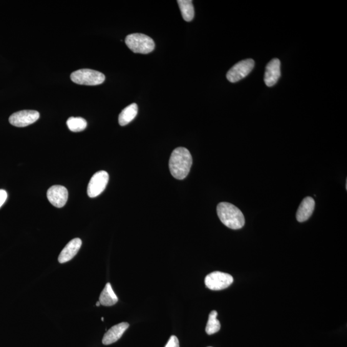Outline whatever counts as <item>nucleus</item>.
I'll return each mask as SVG.
<instances>
[{
  "mask_svg": "<svg viewBox=\"0 0 347 347\" xmlns=\"http://www.w3.org/2000/svg\"><path fill=\"white\" fill-rule=\"evenodd\" d=\"M280 75V60L278 59L271 60L266 68L265 75V84L268 87L273 86L278 82Z\"/></svg>",
  "mask_w": 347,
  "mask_h": 347,
  "instance_id": "nucleus-10",
  "label": "nucleus"
},
{
  "mask_svg": "<svg viewBox=\"0 0 347 347\" xmlns=\"http://www.w3.org/2000/svg\"><path fill=\"white\" fill-rule=\"evenodd\" d=\"M81 245L82 241L79 238H75L70 241L60 253L59 258H58L59 262L63 264L71 261L77 255Z\"/></svg>",
  "mask_w": 347,
  "mask_h": 347,
  "instance_id": "nucleus-11",
  "label": "nucleus"
},
{
  "mask_svg": "<svg viewBox=\"0 0 347 347\" xmlns=\"http://www.w3.org/2000/svg\"><path fill=\"white\" fill-rule=\"evenodd\" d=\"M254 66H255V62L253 59L243 60L235 64L229 70L226 74V78L230 82L234 83L240 81L248 76V74L252 71Z\"/></svg>",
  "mask_w": 347,
  "mask_h": 347,
  "instance_id": "nucleus-6",
  "label": "nucleus"
},
{
  "mask_svg": "<svg viewBox=\"0 0 347 347\" xmlns=\"http://www.w3.org/2000/svg\"><path fill=\"white\" fill-rule=\"evenodd\" d=\"M100 305V303L99 302V301H98V302H97V303H96V306H99Z\"/></svg>",
  "mask_w": 347,
  "mask_h": 347,
  "instance_id": "nucleus-21",
  "label": "nucleus"
},
{
  "mask_svg": "<svg viewBox=\"0 0 347 347\" xmlns=\"http://www.w3.org/2000/svg\"><path fill=\"white\" fill-rule=\"evenodd\" d=\"M69 192L61 185H54L47 191V198L50 203L57 208L63 207L68 201Z\"/></svg>",
  "mask_w": 347,
  "mask_h": 347,
  "instance_id": "nucleus-9",
  "label": "nucleus"
},
{
  "mask_svg": "<svg viewBox=\"0 0 347 347\" xmlns=\"http://www.w3.org/2000/svg\"><path fill=\"white\" fill-rule=\"evenodd\" d=\"M117 296L115 295L114 291L113 290L112 285L110 283H107L100 295L99 302L100 305L107 307L112 306L117 303Z\"/></svg>",
  "mask_w": 347,
  "mask_h": 347,
  "instance_id": "nucleus-14",
  "label": "nucleus"
},
{
  "mask_svg": "<svg viewBox=\"0 0 347 347\" xmlns=\"http://www.w3.org/2000/svg\"><path fill=\"white\" fill-rule=\"evenodd\" d=\"M129 323L122 322L112 327L106 333L104 334L102 339V343L108 345L115 343L121 338L125 331L129 328Z\"/></svg>",
  "mask_w": 347,
  "mask_h": 347,
  "instance_id": "nucleus-12",
  "label": "nucleus"
},
{
  "mask_svg": "<svg viewBox=\"0 0 347 347\" xmlns=\"http://www.w3.org/2000/svg\"><path fill=\"white\" fill-rule=\"evenodd\" d=\"M182 12L183 19L191 21L194 17V8L191 0H178L177 2Z\"/></svg>",
  "mask_w": 347,
  "mask_h": 347,
  "instance_id": "nucleus-16",
  "label": "nucleus"
},
{
  "mask_svg": "<svg viewBox=\"0 0 347 347\" xmlns=\"http://www.w3.org/2000/svg\"><path fill=\"white\" fill-rule=\"evenodd\" d=\"M218 312L213 311L211 312L208 317V320L207 327H206V333L208 335L218 333L221 329V324L220 321L217 319Z\"/></svg>",
  "mask_w": 347,
  "mask_h": 347,
  "instance_id": "nucleus-17",
  "label": "nucleus"
},
{
  "mask_svg": "<svg viewBox=\"0 0 347 347\" xmlns=\"http://www.w3.org/2000/svg\"><path fill=\"white\" fill-rule=\"evenodd\" d=\"M7 199V193L5 190H0V208L3 206Z\"/></svg>",
  "mask_w": 347,
  "mask_h": 347,
  "instance_id": "nucleus-20",
  "label": "nucleus"
},
{
  "mask_svg": "<svg viewBox=\"0 0 347 347\" xmlns=\"http://www.w3.org/2000/svg\"><path fill=\"white\" fill-rule=\"evenodd\" d=\"M217 212L221 222L229 228L238 230L245 225V219L243 213L231 203H220L217 207Z\"/></svg>",
  "mask_w": 347,
  "mask_h": 347,
  "instance_id": "nucleus-2",
  "label": "nucleus"
},
{
  "mask_svg": "<svg viewBox=\"0 0 347 347\" xmlns=\"http://www.w3.org/2000/svg\"><path fill=\"white\" fill-rule=\"evenodd\" d=\"M165 347H180L179 340L177 336H170L169 340L167 342Z\"/></svg>",
  "mask_w": 347,
  "mask_h": 347,
  "instance_id": "nucleus-19",
  "label": "nucleus"
},
{
  "mask_svg": "<svg viewBox=\"0 0 347 347\" xmlns=\"http://www.w3.org/2000/svg\"><path fill=\"white\" fill-rule=\"evenodd\" d=\"M71 80L76 84L86 85H97L102 84L105 75L102 73L92 69H80L73 72Z\"/></svg>",
  "mask_w": 347,
  "mask_h": 347,
  "instance_id": "nucleus-4",
  "label": "nucleus"
},
{
  "mask_svg": "<svg viewBox=\"0 0 347 347\" xmlns=\"http://www.w3.org/2000/svg\"><path fill=\"white\" fill-rule=\"evenodd\" d=\"M101 320L102 321H104V318H102Z\"/></svg>",
  "mask_w": 347,
  "mask_h": 347,
  "instance_id": "nucleus-22",
  "label": "nucleus"
},
{
  "mask_svg": "<svg viewBox=\"0 0 347 347\" xmlns=\"http://www.w3.org/2000/svg\"><path fill=\"white\" fill-rule=\"evenodd\" d=\"M109 182V175L105 171L101 170L93 176L88 186L87 192L90 198L97 197L103 191Z\"/></svg>",
  "mask_w": 347,
  "mask_h": 347,
  "instance_id": "nucleus-7",
  "label": "nucleus"
},
{
  "mask_svg": "<svg viewBox=\"0 0 347 347\" xmlns=\"http://www.w3.org/2000/svg\"><path fill=\"white\" fill-rule=\"evenodd\" d=\"M68 127L72 132H80L87 127V122L81 117H70L67 122Z\"/></svg>",
  "mask_w": 347,
  "mask_h": 347,
  "instance_id": "nucleus-18",
  "label": "nucleus"
},
{
  "mask_svg": "<svg viewBox=\"0 0 347 347\" xmlns=\"http://www.w3.org/2000/svg\"><path fill=\"white\" fill-rule=\"evenodd\" d=\"M315 207V201L311 197H306L301 201L300 207L296 212V220L302 223L311 218Z\"/></svg>",
  "mask_w": 347,
  "mask_h": 347,
  "instance_id": "nucleus-13",
  "label": "nucleus"
},
{
  "mask_svg": "<svg viewBox=\"0 0 347 347\" xmlns=\"http://www.w3.org/2000/svg\"><path fill=\"white\" fill-rule=\"evenodd\" d=\"M232 276L228 273L214 271L206 276L205 283L208 289L220 291L228 288L233 283Z\"/></svg>",
  "mask_w": 347,
  "mask_h": 347,
  "instance_id": "nucleus-5",
  "label": "nucleus"
},
{
  "mask_svg": "<svg viewBox=\"0 0 347 347\" xmlns=\"http://www.w3.org/2000/svg\"><path fill=\"white\" fill-rule=\"evenodd\" d=\"M192 165V157L189 150L182 147L173 150L169 160V169L174 178L180 180L185 179Z\"/></svg>",
  "mask_w": 347,
  "mask_h": 347,
  "instance_id": "nucleus-1",
  "label": "nucleus"
},
{
  "mask_svg": "<svg viewBox=\"0 0 347 347\" xmlns=\"http://www.w3.org/2000/svg\"><path fill=\"white\" fill-rule=\"evenodd\" d=\"M137 114L138 105L137 104L133 103V104L128 105L127 107L122 111L119 115V124L121 126H124V125L129 124L131 122L134 120Z\"/></svg>",
  "mask_w": 347,
  "mask_h": 347,
  "instance_id": "nucleus-15",
  "label": "nucleus"
},
{
  "mask_svg": "<svg viewBox=\"0 0 347 347\" xmlns=\"http://www.w3.org/2000/svg\"><path fill=\"white\" fill-rule=\"evenodd\" d=\"M125 44L136 54H147L155 50V41L152 38L143 34H132L125 37Z\"/></svg>",
  "mask_w": 347,
  "mask_h": 347,
  "instance_id": "nucleus-3",
  "label": "nucleus"
},
{
  "mask_svg": "<svg viewBox=\"0 0 347 347\" xmlns=\"http://www.w3.org/2000/svg\"><path fill=\"white\" fill-rule=\"evenodd\" d=\"M39 119V113L35 110H23L13 113L9 122L15 127H24L34 124Z\"/></svg>",
  "mask_w": 347,
  "mask_h": 347,
  "instance_id": "nucleus-8",
  "label": "nucleus"
}]
</instances>
